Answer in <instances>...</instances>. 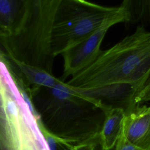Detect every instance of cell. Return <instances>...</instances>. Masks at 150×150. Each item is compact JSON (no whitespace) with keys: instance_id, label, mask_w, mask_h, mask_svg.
Here are the masks:
<instances>
[{"instance_id":"9","label":"cell","mask_w":150,"mask_h":150,"mask_svg":"<svg viewBox=\"0 0 150 150\" xmlns=\"http://www.w3.org/2000/svg\"><path fill=\"white\" fill-rule=\"evenodd\" d=\"M125 117V114L121 109H112L107 112L100 134L101 143L105 149H112L122 135Z\"/></svg>"},{"instance_id":"10","label":"cell","mask_w":150,"mask_h":150,"mask_svg":"<svg viewBox=\"0 0 150 150\" xmlns=\"http://www.w3.org/2000/svg\"><path fill=\"white\" fill-rule=\"evenodd\" d=\"M120 7L125 22L143 26L150 23V0H123Z\"/></svg>"},{"instance_id":"3","label":"cell","mask_w":150,"mask_h":150,"mask_svg":"<svg viewBox=\"0 0 150 150\" xmlns=\"http://www.w3.org/2000/svg\"><path fill=\"white\" fill-rule=\"evenodd\" d=\"M13 29L0 44L9 56L52 74L51 32L62 0H22Z\"/></svg>"},{"instance_id":"4","label":"cell","mask_w":150,"mask_h":150,"mask_svg":"<svg viewBox=\"0 0 150 150\" xmlns=\"http://www.w3.org/2000/svg\"><path fill=\"white\" fill-rule=\"evenodd\" d=\"M123 12L120 6H105L87 0H62L57 10L51 32L53 56L90 35L107 21Z\"/></svg>"},{"instance_id":"11","label":"cell","mask_w":150,"mask_h":150,"mask_svg":"<svg viewBox=\"0 0 150 150\" xmlns=\"http://www.w3.org/2000/svg\"><path fill=\"white\" fill-rule=\"evenodd\" d=\"M22 3V0H0V39L11 34Z\"/></svg>"},{"instance_id":"8","label":"cell","mask_w":150,"mask_h":150,"mask_svg":"<svg viewBox=\"0 0 150 150\" xmlns=\"http://www.w3.org/2000/svg\"><path fill=\"white\" fill-rule=\"evenodd\" d=\"M7 55L11 62L22 74L30 89L50 87L62 80L43 69L23 63L8 54Z\"/></svg>"},{"instance_id":"12","label":"cell","mask_w":150,"mask_h":150,"mask_svg":"<svg viewBox=\"0 0 150 150\" xmlns=\"http://www.w3.org/2000/svg\"><path fill=\"white\" fill-rule=\"evenodd\" d=\"M64 150H107L105 149L101 143L100 135L94 140L81 144H69Z\"/></svg>"},{"instance_id":"5","label":"cell","mask_w":150,"mask_h":150,"mask_svg":"<svg viewBox=\"0 0 150 150\" xmlns=\"http://www.w3.org/2000/svg\"><path fill=\"white\" fill-rule=\"evenodd\" d=\"M77 90L105 111L121 109L125 116L142 106L143 103L150 101V84L117 83Z\"/></svg>"},{"instance_id":"13","label":"cell","mask_w":150,"mask_h":150,"mask_svg":"<svg viewBox=\"0 0 150 150\" xmlns=\"http://www.w3.org/2000/svg\"><path fill=\"white\" fill-rule=\"evenodd\" d=\"M110 150H143L128 142L123 134L117 140L114 147Z\"/></svg>"},{"instance_id":"6","label":"cell","mask_w":150,"mask_h":150,"mask_svg":"<svg viewBox=\"0 0 150 150\" xmlns=\"http://www.w3.org/2000/svg\"><path fill=\"white\" fill-rule=\"evenodd\" d=\"M125 21L124 13L107 21L90 35L63 52V72L60 79L64 81L93 62L101 51L100 46L108 30L112 26Z\"/></svg>"},{"instance_id":"2","label":"cell","mask_w":150,"mask_h":150,"mask_svg":"<svg viewBox=\"0 0 150 150\" xmlns=\"http://www.w3.org/2000/svg\"><path fill=\"white\" fill-rule=\"evenodd\" d=\"M66 83L79 90L117 83L150 84V30L138 25L132 34L101 50L93 62Z\"/></svg>"},{"instance_id":"7","label":"cell","mask_w":150,"mask_h":150,"mask_svg":"<svg viewBox=\"0 0 150 150\" xmlns=\"http://www.w3.org/2000/svg\"><path fill=\"white\" fill-rule=\"evenodd\" d=\"M122 134L134 145L150 150V106L142 105L125 116Z\"/></svg>"},{"instance_id":"1","label":"cell","mask_w":150,"mask_h":150,"mask_svg":"<svg viewBox=\"0 0 150 150\" xmlns=\"http://www.w3.org/2000/svg\"><path fill=\"white\" fill-rule=\"evenodd\" d=\"M30 96L40 129L57 141L78 145L100 135L107 111L64 81Z\"/></svg>"}]
</instances>
